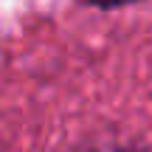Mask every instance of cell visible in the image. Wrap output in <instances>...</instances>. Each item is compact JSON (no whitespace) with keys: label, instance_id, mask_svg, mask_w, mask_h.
Wrapping results in <instances>:
<instances>
[{"label":"cell","instance_id":"1","mask_svg":"<svg viewBox=\"0 0 152 152\" xmlns=\"http://www.w3.org/2000/svg\"><path fill=\"white\" fill-rule=\"evenodd\" d=\"M90 6H99V9H118V6H130L138 3V0H87Z\"/></svg>","mask_w":152,"mask_h":152}]
</instances>
